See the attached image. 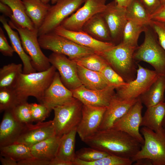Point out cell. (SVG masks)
Wrapping results in <instances>:
<instances>
[{
    "label": "cell",
    "instance_id": "34",
    "mask_svg": "<svg viewBox=\"0 0 165 165\" xmlns=\"http://www.w3.org/2000/svg\"><path fill=\"white\" fill-rule=\"evenodd\" d=\"M1 156L10 157L17 162L32 157L30 147L20 143H15L0 147Z\"/></svg>",
    "mask_w": 165,
    "mask_h": 165
},
{
    "label": "cell",
    "instance_id": "22",
    "mask_svg": "<svg viewBox=\"0 0 165 165\" xmlns=\"http://www.w3.org/2000/svg\"><path fill=\"white\" fill-rule=\"evenodd\" d=\"M0 21L8 35L11 46L21 60L23 64V73L28 74L36 72L33 66L30 57L26 53L22 46L18 32L14 31L7 23L4 15L0 16Z\"/></svg>",
    "mask_w": 165,
    "mask_h": 165
},
{
    "label": "cell",
    "instance_id": "25",
    "mask_svg": "<svg viewBox=\"0 0 165 165\" xmlns=\"http://www.w3.org/2000/svg\"><path fill=\"white\" fill-rule=\"evenodd\" d=\"M61 137L55 134L30 147L32 156L50 161L56 157Z\"/></svg>",
    "mask_w": 165,
    "mask_h": 165
},
{
    "label": "cell",
    "instance_id": "30",
    "mask_svg": "<svg viewBox=\"0 0 165 165\" xmlns=\"http://www.w3.org/2000/svg\"><path fill=\"white\" fill-rule=\"evenodd\" d=\"M8 5L11 9L13 15L10 19L14 20L20 26L30 30L36 28L32 21L26 14L25 8L21 0H0Z\"/></svg>",
    "mask_w": 165,
    "mask_h": 165
},
{
    "label": "cell",
    "instance_id": "53",
    "mask_svg": "<svg viewBox=\"0 0 165 165\" xmlns=\"http://www.w3.org/2000/svg\"><path fill=\"white\" fill-rule=\"evenodd\" d=\"M42 2L45 4H48L49 2L51 0H41Z\"/></svg>",
    "mask_w": 165,
    "mask_h": 165
},
{
    "label": "cell",
    "instance_id": "46",
    "mask_svg": "<svg viewBox=\"0 0 165 165\" xmlns=\"http://www.w3.org/2000/svg\"><path fill=\"white\" fill-rule=\"evenodd\" d=\"M150 17L152 20L165 23V5H162Z\"/></svg>",
    "mask_w": 165,
    "mask_h": 165
},
{
    "label": "cell",
    "instance_id": "54",
    "mask_svg": "<svg viewBox=\"0 0 165 165\" xmlns=\"http://www.w3.org/2000/svg\"><path fill=\"white\" fill-rule=\"evenodd\" d=\"M58 0H51V3L52 4H54L58 1Z\"/></svg>",
    "mask_w": 165,
    "mask_h": 165
},
{
    "label": "cell",
    "instance_id": "23",
    "mask_svg": "<svg viewBox=\"0 0 165 165\" xmlns=\"http://www.w3.org/2000/svg\"><path fill=\"white\" fill-rule=\"evenodd\" d=\"M82 31L99 41L112 42L108 28L100 13L88 20L83 25Z\"/></svg>",
    "mask_w": 165,
    "mask_h": 165
},
{
    "label": "cell",
    "instance_id": "37",
    "mask_svg": "<svg viewBox=\"0 0 165 165\" xmlns=\"http://www.w3.org/2000/svg\"><path fill=\"white\" fill-rule=\"evenodd\" d=\"M21 102L13 88H0V112L11 110Z\"/></svg>",
    "mask_w": 165,
    "mask_h": 165
},
{
    "label": "cell",
    "instance_id": "27",
    "mask_svg": "<svg viewBox=\"0 0 165 165\" xmlns=\"http://www.w3.org/2000/svg\"><path fill=\"white\" fill-rule=\"evenodd\" d=\"M77 133L76 127L61 137L55 157L73 163L76 158L75 147Z\"/></svg>",
    "mask_w": 165,
    "mask_h": 165
},
{
    "label": "cell",
    "instance_id": "28",
    "mask_svg": "<svg viewBox=\"0 0 165 165\" xmlns=\"http://www.w3.org/2000/svg\"><path fill=\"white\" fill-rule=\"evenodd\" d=\"M26 14L38 29L42 25L51 6L41 0H22Z\"/></svg>",
    "mask_w": 165,
    "mask_h": 165
},
{
    "label": "cell",
    "instance_id": "47",
    "mask_svg": "<svg viewBox=\"0 0 165 165\" xmlns=\"http://www.w3.org/2000/svg\"><path fill=\"white\" fill-rule=\"evenodd\" d=\"M0 11L3 15L11 18L13 15L12 10L8 5L0 2Z\"/></svg>",
    "mask_w": 165,
    "mask_h": 165
},
{
    "label": "cell",
    "instance_id": "29",
    "mask_svg": "<svg viewBox=\"0 0 165 165\" xmlns=\"http://www.w3.org/2000/svg\"><path fill=\"white\" fill-rule=\"evenodd\" d=\"M79 78L86 88L94 90H101L109 86L101 72L88 69L77 65Z\"/></svg>",
    "mask_w": 165,
    "mask_h": 165
},
{
    "label": "cell",
    "instance_id": "48",
    "mask_svg": "<svg viewBox=\"0 0 165 165\" xmlns=\"http://www.w3.org/2000/svg\"><path fill=\"white\" fill-rule=\"evenodd\" d=\"M0 161L2 165H18L17 161L9 156L0 155Z\"/></svg>",
    "mask_w": 165,
    "mask_h": 165
},
{
    "label": "cell",
    "instance_id": "32",
    "mask_svg": "<svg viewBox=\"0 0 165 165\" xmlns=\"http://www.w3.org/2000/svg\"><path fill=\"white\" fill-rule=\"evenodd\" d=\"M22 73V64L13 63L3 66L0 69V88H13Z\"/></svg>",
    "mask_w": 165,
    "mask_h": 165
},
{
    "label": "cell",
    "instance_id": "6",
    "mask_svg": "<svg viewBox=\"0 0 165 165\" xmlns=\"http://www.w3.org/2000/svg\"><path fill=\"white\" fill-rule=\"evenodd\" d=\"M38 40L41 48L64 55L71 60L95 53L92 49L52 32L41 35Z\"/></svg>",
    "mask_w": 165,
    "mask_h": 165
},
{
    "label": "cell",
    "instance_id": "45",
    "mask_svg": "<svg viewBox=\"0 0 165 165\" xmlns=\"http://www.w3.org/2000/svg\"><path fill=\"white\" fill-rule=\"evenodd\" d=\"M50 161L36 157H31L18 162V165H49Z\"/></svg>",
    "mask_w": 165,
    "mask_h": 165
},
{
    "label": "cell",
    "instance_id": "33",
    "mask_svg": "<svg viewBox=\"0 0 165 165\" xmlns=\"http://www.w3.org/2000/svg\"><path fill=\"white\" fill-rule=\"evenodd\" d=\"M147 27L127 20L123 29L121 42L137 48L139 35L141 33L144 32Z\"/></svg>",
    "mask_w": 165,
    "mask_h": 165
},
{
    "label": "cell",
    "instance_id": "9",
    "mask_svg": "<svg viewBox=\"0 0 165 165\" xmlns=\"http://www.w3.org/2000/svg\"><path fill=\"white\" fill-rule=\"evenodd\" d=\"M85 0H58L51 6L38 30V36L53 32L70 15L79 8Z\"/></svg>",
    "mask_w": 165,
    "mask_h": 165
},
{
    "label": "cell",
    "instance_id": "35",
    "mask_svg": "<svg viewBox=\"0 0 165 165\" xmlns=\"http://www.w3.org/2000/svg\"><path fill=\"white\" fill-rule=\"evenodd\" d=\"M76 64L91 70L101 72L108 64L101 56L95 53L71 60Z\"/></svg>",
    "mask_w": 165,
    "mask_h": 165
},
{
    "label": "cell",
    "instance_id": "44",
    "mask_svg": "<svg viewBox=\"0 0 165 165\" xmlns=\"http://www.w3.org/2000/svg\"><path fill=\"white\" fill-rule=\"evenodd\" d=\"M151 15L162 6L160 0H139Z\"/></svg>",
    "mask_w": 165,
    "mask_h": 165
},
{
    "label": "cell",
    "instance_id": "31",
    "mask_svg": "<svg viewBox=\"0 0 165 165\" xmlns=\"http://www.w3.org/2000/svg\"><path fill=\"white\" fill-rule=\"evenodd\" d=\"M127 20L146 26H149L152 20L150 15L139 0H132L126 8Z\"/></svg>",
    "mask_w": 165,
    "mask_h": 165
},
{
    "label": "cell",
    "instance_id": "40",
    "mask_svg": "<svg viewBox=\"0 0 165 165\" xmlns=\"http://www.w3.org/2000/svg\"><path fill=\"white\" fill-rule=\"evenodd\" d=\"M101 72L108 85L115 87V89L125 85L127 83L108 64Z\"/></svg>",
    "mask_w": 165,
    "mask_h": 165
},
{
    "label": "cell",
    "instance_id": "21",
    "mask_svg": "<svg viewBox=\"0 0 165 165\" xmlns=\"http://www.w3.org/2000/svg\"><path fill=\"white\" fill-rule=\"evenodd\" d=\"M25 126L17 120L11 110L4 111L0 124V147L15 142Z\"/></svg>",
    "mask_w": 165,
    "mask_h": 165
},
{
    "label": "cell",
    "instance_id": "3",
    "mask_svg": "<svg viewBox=\"0 0 165 165\" xmlns=\"http://www.w3.org/2000/svg\"><path fill=\"white\" fill-rule=\"evenodd\" d=\"M137 48L121 42L98 54L103 57L126 82H129L136 78L137 64L133 56Z\"/></svg>",
    "mask_w": 165,
    "mask_h": 165
},
{
    "label": "cell",
    "instance_id": "11",
    "mask_svg": "<svg viewBox=\"0 0 165 165\" xmlns=\"http://www.w3.org/2000/svg\"><path fill=\"white\" fill-rule=\"evenodd\" d=\"M107 0H85L83 5L65 19L61 25L72 31H82L84 24L94 16L105 9Z\"/></svg>",
    "mask_w": 165,
    "mask_h": 165
},
{
    "label": "cell",
    "instance_id": "15",
    "mask_svg": "<svg viewBox=\"0 0 165 165\" xmlns=\"http://www.w3.org/2000/svg\"><path fill=\"white\" fill-rule=\"evenodd\" d=\"M139 97L128 111L114 124L112 128L124 132L143 145L144 139L139 131L143 105Z\"/></svg>",
    "mask_w": 165,
    "mask_h": 165
},
{
    "label": "cell",
    "instance_id": "13",
    "mask_svg": "<svg viewBox=\"0 0 165 165\" xmlns=\"http://www.w3.org/2000/svg\"><path fill=\"white\" fill-rule=\"evenodd\" d=\"M51 65L57 69L61 80L65 86L71 90L82 85L78 75L77 64L66 56L53 52L49 56Z\"/></svg>",
    "mask_w": 165,
    "mask_h": 165
},
{
    "label": "cell",
    "instance_id": "18",
    "mask_svg": "<svg viewBox=\"0 0 165 165\" xmlns=\"http://www.w3.org/2000/svg\"><path fill=\"white\" fill-rule=\"evenodd\" d=\"M56 134L53 120L38 122L25 125L15 143H22L30 147Z\"/></svg>",
    "mask_w": 165,
    "mask_h": 165
},
{
    "label": "cell",
    "instance_id": "42",
    "mask_svg": "<svg viewBox=\"0 0 165 165\" xmlns=\"http://www.w3.org/2000/svg\"><path fill=\"white\" fill-rule=\"evenodd\" d=\"M149 26L157 35L159 43L165 50V23L152 20Z\"/></svg>",
    "mask_w": 165,
    "mask_h": 165
},
{
    "label": "cell",
    "instance_id": "41",
    "mask_svg": "<svg viewBox=\"0 0 165 165\" xmlns=\"http://www.w3.org/2000/svg\"><path fill=\"white\" fill-rule=\"evenodd\" d=\"M33 122H42L49 116L51 111L44 104H30Z\"/></svg>",
    "mask_w": 165,
    "mask_h": 165
},
{
    "label": "cell",
    "instance_id": "51",
    "mask_svg": "<svg viewBox=\"0 0 165 165\" xmlns=\"http://www.w3.org/2000/svg\"><path fill=\"white\" fill-rule=\"evenodd\" d=\"M118 4L121 6L126 8L132 0H115Z\"/></svg>",
    "mask_w": 165,
    "mask_h": 165
},
{
    "label": "cell",
    "instance_id": "7",
    "mask_svg": "<svg viewBox=\"0 0 165 165\" xmlns=\"http://www.w3.org/2000/svg\"><path fill=\"white\" fill-rule=\"evenodd\" d=\"M144 139L140 150L131 159H150L153 165H165V134L156 133L143 127L140 130Z\"/></svg>",
    "mask_w": 165,
    "mask_h": 165
},
{
    "label": "cell",
    "instance_id": "55",
    "mask_svg": "<svg viewBox=\"0 0 165 165\" xmlns=\"http://www.w3.org/2000/svg\"><path fill=\"white\" fill-rule=\"evenodd\" d=\"M162 5H165V0H160Z\"/></svg>",
    "mask_w": 165,
    "mask_h": 165
},
{
    "label": "cell",
    "instance_id": "17",
    "mask_svg": "<svg viewBox=\"0 0 165 165\" xmlns=\"http://www.w3.org/2000/svg\"><path fill=\"white\" fill-rule=\"evenodd\" d=\"M115 89L113 86H108L101 90H91L82 85L72 91L73 97L83 104L107 107L116 95Z\"/></svg>",
    "mask_w": 165,
    "mask_h": 165
},
{
    "label": "cell",
    "instance_id": "19",
    "mask_svg": "<svg viewBox=\"0 0 165 165\" xmlns=\"http://www.w3.org/2000/svg\"><path fill=\"white\" fill-rule=\"evenodd\" d=\"M53 32L79 45L92 49L97 54L105 51L116 45L112 42L98 40L82 31L69 30L61 25L57 27Z\"/></svg>",
    "mask_w": 165,
    "mask_h": 165
},
{
    "label": "cell",
    "instance_id": "1",
    "mask_svg": "<svg viewBox=\"0 0 165 165\" xmlns=\"http://www.w3.org/2000/svg\"><path fill=\"white\" fill-rule=\"evenodd\" d=\"M83 142L90 147L109 154L130 159L142 145L126 133L112 128L99 130Z\"/></svg>",
    "mask_w": 165,
    "mask_h": 165
},
{
    "label": "cell",
    "instance_id": "2",
    "mask_svg": "<svg viewBox=\"0 0 165 165\" xmlns=\"http://www.w3.org/2000/svg\"><path fill=\"white\" fill-rule=\"evenodd\" d=\"M56 70L52 65L46 71L21 73L13 88L20 100L26 101L28 97L32 96L40 103L45 91L53 81Z\"/></svg>",
    "mask_w": 165,
    "mask_h": 165
},
{
    "label": "cell",
    "instance_id": "20",
    "mask_svg": "<svg viewBox=\"0 0 165 165\" xmlns=\"http://www.w3.org/2000/svg\"><path fill=\"white\" fill-rule=\"evenodd\" d=\"M138 98L122 99L116 94L107 108L99 130L112 128L114 123L128 111Z\"/></svg>",
    "mask_w": 165,
    "mask_h": 165
},
{
    "label": "cell",
    "instance_id": "38",
    "mask_svg": "<svg viewBox=\"0 0 165 165\" xmlns=\"http://www.w3.org/2000/svg\"><path fill=\"white\" fill-rule=\"evenodd\" d=\"M15 118L19 122L26 125L32 123L33 121L30 104L27 101L21 102L11 109Z\"/></svg>",
    "mask_w": 165,
    "mask_h": 165
},
{
    "label": "cell",
    "instance_id": "26",
    "mask_svg": "<svg viewBox=\"0 0 165 165\" xmlns=\"http://www.w3.org/2000/svg\"><path fill=\"white\" fill-rule=\"evenodd\" d=\"M165 76L159 75L149 89L139 97L147 108L164 102Z\"/></svg>",
    "mask_w": 165,
    "mask_h": 165
},
{
    "label": "cell",
    "instance_id": "12",
    "mask_svg": "<svg viewBox=\"0 0 165 165\" xmlns=\"http://www.w3.org/2000/svg\"><path fill=\"white\" fill-rule=\"evenodd\" d=\"M100 13L108 28L112 42L116 45L119 43L127 21L126 8L119 5L114 0L107 4L105 9Z\"/></svg>",
    "mask_w": 165,
    "mask_h": 165
},
{
    "label": "cell",
    "instance_id": "49",
    "mask_svg": "<svg viewBox=\"0 0 165 165\" xmlns=\"http://www.w3.org/2000/svg\"><path fill=\"white\" fill-rule=\"evenodd\" d=\"M49 165H73V164L72 162L64 160L55 157L50 161Z\"/></svg>",
    "mask_w": 165,
    "mask_h": 165
},
{
    "label": "cell",
    "instance_id": "39",
    "mask_svg": "<svg viewBox=\"0 0 165 165\" xmlns=\"http://www.w3.org/2000/svg\"><path fill=\"white\" fill-rule=\"evenodd\" d=\"M109 155L108 153L90 147L83 148L75 152L76 157L85 162H92Z\"/></svg>",
    "mask_w": 165,
    "mask_h": 165
},
{
    "label": "cell",
    "instance_id": "8",
    "mask_svg": "<svg viewBox=\"0 0 165 165\" xmlns=\"http://www.w3.org/2000/svg\"><path fill=\"white\" fill-rule=\"evenodd\" d=\"M82 105L75 98L68 103L53 108L52 120L56 135L61 137L77 127L81 119Z\"/></svg>",
    "mask_w": 165,
    "mask_h": 165
},
{
    "label": "cell",
    "instance_id": "50",
    "mask_svg": "<svg viewBox=\"0 0 165 165\" xmlns=\"http://www.w3.org/2000/svg\"><path fill=\"white\" fill-rule=\"evenodd\" d=\"M135 165H153L152 160L148 158H143L135 161Z\"/></svg>",
    "mask_w": 165,
    "mask_h": 165
},
{
    "label": "cell",
    "instance_id": "14",
    "mask_svg": "<svg viewBox=\"0 0 165 165\" xmlns=\"http://www.w3.org/2000/svg\"><path fill=\"white\" fill-rule=\"evenodd\" d=\"M107 108L82 105L81 119L77 132L83 142L99 131Z\"/></svg>",
    "mask_w": 165,
    "mask_h": 165
},
{
    "label": "cell",
    "instance_id": "10",
    "mask_svg": "<svg viewBox=\"0 0 165 165\" xmlns=\"http://www.w3.org/2000/svg\"><path fill=\"white\" fill-rule=\"evenodd\" d=\"M137 76L134 80L116 89V95L122 99H135L145 92L157 79L159 75L154 70L137 64Z\"/></svg>",
    "mask_w": 165,
    "mask_h": 165
},
{
    "label": "cell",
    "instance_id": "5",
    "mask_svg": "<svg viewBox=\"0 0 165 165\" xmlns=\"http://www.w3.org/2000/svg\"><path fill=\"white\" fill-rule=\"evenodd\" d=\"M9 24L13 29L16 30L19 34L23 49L30 57L32 65L38 72L46 71L52 65L48 57L41 50L38 40V29L33 30L23 27L12 19Z\"/></svg>",
    "mask_w": 165,
    "mask_h": 165
},
{
    "label": "cell",
    "instance_id": "16",
    "mask_svg": "<svg viewBox=\"0 0 165 165\" xmlns=\"http://www.w3.org/2000/svg\"><path fill=\"white\" fill-rule=\"evenodd\" d=\"M75 98L72 91L62 83L58 72H56L52 82L44 92L40 103L52 111L54 107L68 103Z\"/></svg>",
    "mask_w": 165,
    "mask_h": 165
},
{
    "label": "cell",
    "instance_id": "4",
    "mask_svg": "<svg viewBox=\"0 0 165 165\" xmlns=\"http://www.w3.org/2000/svg\"><path fill=\"white\" fill-rule=\"evenodd\" d=\"M144 33V41L135 50L134 59L150 64L159 75L165 76V50L156 41L150 26Z\"/></svg>",
    "mask_w": 165,
    "mask_h": 165
},
{
    "label": "cell",
    "instance_id": "52",
    "mask_svg": "<svg viewBox=\"0 0 165 165\" xmlns=\"http://www.w3.org/2000/svg\"><path fill=\"white\" fill-rule=\"evenodd\" d=\"M163 128L165 134V116L164 118L163 123Z\"/></svg>",
    "mask_w": 165,
    "mask_h": 165
},
{
    "label": "cell",
    "instance_id": "24",
    "mask_svg": "<svg viewBox=\"0 0 165 165\" xmlns=\"http://www.w3.org/2000/svg\"><path fill=\"white\" fill-rule=\"evenodd\" d=\"M165 116V102L147 108L142 117L140 127H146L158 133H165L163 128Z\"/></svg>",
    "mask_w": 165,
    "mask_h": 165
},
{
    "label": "cell",
    "instance_id": "36",
    "mask_svg": "<svg viewBox=\"0 0 165 165\" xmlns=\"http://www.w3.org/2000/svg\"><path fill=\"white\" fill-rule=\"evenodd\" d=\"M133 163L130 159L109 154L92 162H85L76 158L73 165H131Z\"/></svg>",
    "mask_w": 165,
    "mask_h": 165
},
{
    "label": "cell",
    "instance_id": "43",
    "mask_svg": "<svg viewBox=\"0 0 165 165\" xmlns=\"http://www.w3.org/2000/svg\"><path fill=\"white\" fill-rule=\"evenodd\" d=\"M0 51L5 56L11 57L15 52L12 46L9 44L2 28L0 27Z\"/></svg>",
    "mask_w": 165,
    "mask_h": 165
}]
</instances>
